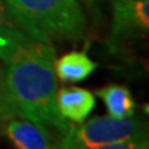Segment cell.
<instances>
[{"label":"cell","instance_id":"obj_1","mask_svg":"<svg viewBox=\"0 0 149 149\" xmlns=\"http://www.w3.org/2000/svg\"><path fill=\"white\" fill-rule=\"evenodd\" d=\"M6 84L18 117L53 127L59 133L69 126L57 108L55 50L51 43L29 40L6 61Z\"/></svg>","mask_w":149,"mask_h":149},{"label":"cell","instance_id":"obj_2","mask_svg":"<svg viewBox=\"0 0 149 149\" xmlns=\"http://www.w3.org/2000/svg\"><path fill=\"white\" fill-rule=\"evenodd\" d=\"M11 17L37 42L76 40L86 31L84 11L77 0H3Z\"/></svg>","mask_w":149,"mask_h":149},{"label":"cell","instance_id":"obj_3","mask_svg":"<svg viewBox=\"0 0 149 149\" xmlns=\"http://www.w3.org/2000/svg\"><path fill=\"white\" fill-rule=\"evenodd\" d=\"M146 135V124L138 117L97 116L74 123L61 131L57 149H98L104 145Z\"/></svg>","mask_w":149,"mask_h":149},{"label":"cell","instance_id":"obj_4","mask_svg":"<svg viewBox=\"0 0 149 149\" xmlns=\"http://www.w3.org/2000/svg\"><path fill=\"white\" fill-rule=\"evenodd\" d=\"M149 31V0H113L111 46L142 39Z\"/></svg>","mask_w":149,"mask_h":149},{"label":"cell","instance_id":"obj_5","mask_svg":"<svg viewBox=\"0 0 149 149\" xmlns=\"http://www.w3.org/2000/svg\"><path fill=\"white\" fill-rule=\"evenodd\" d=\"M3 134L15 149H57L47 128L22 117L8 120L3 127Z\"/></svg>","mask_w":149,"mask_h":149},{"label":"cell","instance_id":"obj_6","mask_svg":"<svg viewBox=\"0 0 149 149\" xmlns=\"http://www.w3.org/2000/svg\"><path fill=\"white\" fill-rule=\"evenodd\" d=\"M57 108L68 122H84L95 107V98L91 91L80 87H64L57 90Z\"/></svg>","mask_w":149,"mask_h":149},{"label":"cell","instance_id":"obj_7","mask_svg":"<svg viewBox=\"0 0 149 149\" xmlns=\"http://www.w3.org/2000/svg\"><path fill=\"white\" fill-rule=\"evenodd\" d=\"M29 40L32 39L18 26L4 1L0 0V59L8 61Z\"/></svg>","mask_w":149,"mask_h":149},{"label":"cell","instance_id":"obj_8","mask_svg":"<svg viewBox=\"0 0 149 149\" xmlns=\"http://www.w3.org/2000/svg\"><path fill=\"white\" fill-rule=\"evenodd\" d=\"M97 69V64L83 51H72L55 59V73L64 81L77 83L87 79Z\"/></svg>","mask_w":149,"mask_h":149},{"label":"cell","instance_id":"obj_9","mask_svg":"<svg viewBox=\"0 0 149 149\" xmlns=\"http://www.w3.org/2000/svg\"><path fill=\"white\" fill-rule=\"evenodd\" d=\"M105 104L108 115L112 117H131L135 112V101L127 87L120 84H109L97 91Z\"/></svg>","mask_w":149,"mask_h":149},{"label":"cell","instance_id":"obj_10","mask_svg":"<svg viewBox=\"0 0 149 149\" xmlns=\"http://www.w3.org/2000/svg\"><path fill=\"white\" fill-rule=\"evenodd\" d=\"M14 117H18V113L8 95L4 69L0 66V133H3V127L6 126V123Z\"/></svg>","mask_w":149,"mask_h":149},{"label":"cell","instance_id":"obj_11","mask_svg":"<svg viewBox=\"0 0 149 149\" xmlns=\"http://www.w3.org/2000/svg\"><path fill=\"white\" fill-rule=\"evenodd\" d=\"M98 149H149V141L146 135H139L104 145Z\"/></svg>","mask_w":149,"mask_h":149},{"label":"cell","instance_id":"obj_12","mask_svg":"<svg viewBox=\"0 0 149 149\" xmlns=\"http://www.w3.org/2000/svg\"><path fill=\"white\" fill-rule=\"evenodd\" d=\"M87 1H90V3H97V1H101V0H87Z\"/></svg>","mask_w":149,"mask_h":149}]
</instances>
